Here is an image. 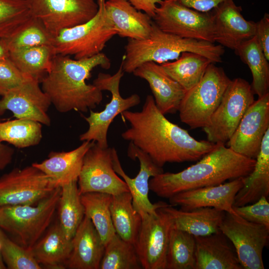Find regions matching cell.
I'll list each match as a JSON object with an SVG mask.
<instances>
[{"label": "cell", "instance_id": "13", "mask_svg": "<svg viewBox=\"0 0 269 269\" xmlns=\"http://www.w3.org/2000/svg\"><path fill=\"white\" fill-rule=\"evenodd\" d=\"M30 13L54 37L64 29L92 18L98 10L97 0H26Z\"/></svg>", "mask_w": 269, "mask_h": 269}, {"label": "cell", "instance_id": "38", "mask_svg": "<svg viewBox=\"0 0 269 269\" xmlns=\"http://www.w3.org/2000/svg\"><path fill=\"white\" fill-rule=\"evenodd\" d=\"M32 18L26 0H0V37H11Z\"/></svg>", "mask_w": 269, "mask_h": 269}, {"label": "cell", "instance_id": "44", "mask_svg": "<svg viewBox=\"0 0 269 269\" xmlns=\"http://www.w3.org/2000/svg\"><path fill=\"white\" fill-rule=\"evenodd\" d=\"M196 10L208 12L221 2L227 0H174Z\"/></svg>", "mask_w": 269, "mask_h": 269}, {"label": "cell", "instance_id": "27", "mask_svg": "<svg viewBox=\"0 0 269 269\" xmlns=\"http://www.w3.org/2000/svg\"><path fill=\"white\" fill-rule=\"evenodd\" d=\"M269 195V130L266 133L252 172L244 177V184L236 194L233 206L252 204Z\"/></svg>", "mask_w": 269, "mask_h": 269}, {"label": "cell", "instance_id": "36", "mask_svg": "<svg viewBox=\"0 0 269 269\" xmlns=\"http://www.w3.org/2000/svg\"><path fill=\"white\" fill-rule=\"evenodd\" d=\"M41 125L26 119L0 122V140L18 148L37 145L42 138Z\"/></svg>", "mask_w": 269, "mask_h": 269}, {"label": "cell", "instance_id": "42", "mask_svg": "<svg viewBox=\"0 0 269 269\" xmlns=\"http://www.w3.org/2000/svg\"><path fill=\"white\" fill-rule=\"evenodd\" d=\"M237 214L252 222L262 224L269 228V203L263 196L254 203L242 206H233Z\"/></svg>", "mask_w": 269, "mask_h": 269}, {"label": "cell", "instance_id": "19", "mask_svg": "<svg viewBox=\"0 0 269 269\" xmlns=\"http://www.w3.org/2000/svg\"><path fill=\"white\" fill-rule=\"evenodd\" d=\"M242 8L234 0L219 3L211 11L213 18L215 42L234 51L256 33V22L247 20Z\"/></svg>", "mask_w": 269, "mask_h": 269}, {"label": "cell", "instance_id": "37", "mask_svg": "<svg viewBox=\"0 0 269 269\" xmlns=\"http://www.w3.org/2000/svg\"><path fill=\"white\" fill-rule=\"evenodd\" d=\"M134 244L116 234L105 246L99 269H140Z\"/></svg>", "mask_w": 269, "mask_h": 269}, {"label": "cell", "instance_id": "23", "mask_svg": "<svg viewBox=\"0 0 269 269\" xmlns=\"http://www.w3.org/2000/svg\"><path fill=\"white\" fill-rule=\"evenodd\" d=\"M71 241L72 250L65 268L99 269L105 246L92 221L86 215Z\"/></svg>", "mask_w": 269, "mask_h": 269}, {"label": "cell", "instance_id": "2", "mask_svg": "<svg viewBox=\"0 0 269 269\" xmlns=\"http://www.w3.org/2000/svg\"><path fill=\"white\" fill-rule=\"evenodd\" d=\"M111 65L110 59L103 52L80 60L55 54L49 71L41 81L42 90L57 111L87 112L96 108L103 99L102 91L93 84H87V80L95 68L108 69Z\"/></svg>", "mask_w": 269, "mask_h": 269}, {"label": "cell", "instance_id": "34", "mask_svg": "<svg viewBox=\"0 0 269 269\" xmlns=\"http://www.w3.org/2000/svg\"><path fill=\"white\" fill-rule=\"evenodd\" d=\"M77 181L61 186L58 205L59 224L66 238L70 240L85 216Z\"/></svg>", "mask_w": 269, "mask_h": 269}, {"label": "cell", "instance_id": "29", "mask_svg": "<svg viewBox=\"0 0 269 269\" xmlns=\"http://www.w3.org/2000/svg\"><path fill=\"white\" fill-rule=\"evenodd\" d=\"M110 211L116 234L123 240L134 245L142 219L133 206L130 192L112 195Z\"/></svg>", "mask_w": 269, "mask_h": 269}, {"label": "cell", "instance_id": "43", "mask_svg": "<svg viewBox=\"0 0 269 269\" xmlns=\"http://www.w3.org/2000/svg\"><path fill=\"white\" fill-rule=\"evenodd\" d=\"M255 36L267 58L269 60V15L265 13L263 17L256 22Z\"/></svg>", "mask_w": 269, "mask_h": 269}, {"label": "cell", "instance_id": "1", "mask_svg": "<svg viewBox=\"0 0 269 269\" xmlns=\"http://www.w3.org/2000/svg\"><path fill=\"white\" fill-rule=\"evenodd\" d=\"M130 127L122 134L149 155L159 167L166 163L200 159L216 146L208 140H198L185 130L169 121L157 108L153 97L146 96L141 111L121 113Z\"/></svg>", "mask_w": 269, "mask_h": 269}, {"label": "cell", "instance_id": "18", "mask_svg": "<svg viewBox=\"0 0 269 269\" xmlns=\"http://www.w3.org/2000/svg\"><path fill=\"white\" fill-rule=\"evenodd\" d=\"M39 83L31 78L21 87L1 96L0 115L8 110L16 119H30L49 126L51 120L46 112L51 104Z\"/></svg>", "mask_w": 269, "mask_h": 269}, {"label": "cell", "instance_id": "30", "mask_svg": "<svg viewBox=\"0 0 269 269\" xmlns=\"http://www.w3.org/2000/svg\"><path fill=\"white\" fill-rule=\"evenodd\" d=\"M211 63L212 61L203 55L184 52L174 61L160 65L166 73L186 92L200 81Z\"/></svg>", "mask_w": 269, "mask_h": 269}, {"label": "cell", "instance_id": "45", "mask_svg": "<svg viewBox=\"0 0 269 269\" xmlns=\"http://www.w3.org/2000/svg\"><path fill=\"white\" fill-rule=\"evenodd\" d=\"M133 6L151 18L154 16L156 8L162 0H127Z\"/></svg>", "mask_w": 269, "mask_h": 269}, {"label": "cell", "instance_id": "21", "mask_svg": "<svg viewBox=\"0 0 269 269\" xmlns=\"http://www.w3.org/2000/svg\"><path fill=\"white\" fill-rule=\"evenodd\" d=\"M133 73L147 82L155 105L161 113L165 115L178 111L186 91L166 73L161 65L154 62H145Z\"/></svg>", "mask_w": 269, "mask_h": 269}, {"label": "cell", "instance_id": "32", "mask_svg": "<svg viewBox=\"0 0 269 269\" xmlns=\"http://www.w3.org/2000/svg\"><path fill=\"white\" fill-rule=\"evenodd\" d=\"M241 60L249 67L253 76L251 85L258 98L267 93L269 89V64L256 36L245 41L235 51Z\"/></svg>", "mask_w": 269, "mask_h": 269}, {"label": "cell", "instance_id": "33", "mask_svg": "<svg viewBox=\"0 0 269 269\" xmlns=\"http://www.w3.org/2000/svg\"><path fill=\"white\" fill-rule=\"evenodd\" d=\"M85 215L92 221L105 246L116 234L110 205L112 195L104 193L88 192L81 194Z\"/></svg>", "mask_w": 269, "mask_h": 269}, {"label": "cell", "instance_id": "5", "mask_svg": "<svg viewBox=\"0 0 269 269\" xmlns=\"http://www.w3.org/2000/svg\"><path fill=\"white\" fill-rule=\"evenodd\" d=\"M61 187L36 205L0 207V228L22 247L30 250L50 225L58 207Z\"/></svg>", "mask_w": 269, "mask_h": 269}, {"label": "cell", "instance_id": "26", "mask_svg": "<svg viewBox=\"0 0 269 269\" xmlns=\"http://www.w3.org/2000/svg\"><path fill=\"white\" fill-rule=\"evenodd\" d=\"M170 217L172 227L194 236H204L219 231L225 212L215 208L178 210L170 204L161 207Z\"/></svg>", "mask_w": 269, "mask_h": 269}, {"label": "cell", "instance_id": "24", "mask_svg": "<svg viewBox=\"0 0 269 269\" xmlns=\"http://www.w3.org/2000/svg\"><path fill=\"white\" fill-rule=\"evenodd\" d=\"M105 6L117 35L133 39H142L149 35L152 18L127 0H107Z\"/></svg>", "mask_w": 269, "mask_h": 269}, {"label": "cell", "instance_id": "14", "mask_svg": "<svg viewBox=\"0 0 269 269\" xmlns=\"http://www.w3.org/2000/svg\"><path fill=\"white\" fill-rule=\"evenodd\" d=\"M77 183L80 195L99 192L115 195L129 192L125 181L114 169L112 148H103L96 142L84 157Z\"/></svg>", "mask_w": 269, "mask_h": 269}, {"label": "cell", "instance_id": "6", "mask_svg": "<svg viewBox=\"0 0 269 269\" xmlns=\"http://www.w3.org/2000/svg\"><path fill=\"white\" fill-rule=\"evenodd\" d=\"M106 0H97L98 10L92 18L64 29L54 37L55 54L71 55L80 60L102 52L107 43L117 35L106 10Z\"/></svg>", "mask_w": 269, "mask_h": 269}, {"label": "cell", "instance_id": "8", "mask_svg": "<svg viewBox=\"0 0 269 269\" xmlns=\"http://www.w3.org/2000/svg\"><path fill=\"white\" fill-rule=\"evenodd\" d=\"M254 95L251 85L246 80H232L209 124L203 128L207 140L214 143L227 142L254 102Z\"/></svg>", "mask_w": 269, "mask_h": 269}, {"label": "cell", "instance_id": "16", "mask_svg": "<svg viewBox=\"0 0 269 269\" xmlns=\"http://www.w3.org/2000/svg\"><path fill=\"white\" fill-rule=\"evenodd\" d=\"M113 165L115 171L125 181L130 192L134 209L141 218L149 214L156 212L162 207L169 205L160 201L152 204L148 198L149 181L151 177L163 172L162 167L157 166L148 154L130 142L128 148V156L132 159L137 158L140 169L136 176L130 177L124 171L121 164L116 149L112 147Z\"/></svg>", "mask_w": 269, "mask_h": 269}, {"label": "cell", "instance_id": "22", "mask_svg": "<svg viewBox=\"0 0 269 269\" xmlns=\"http://www.w3.org/2000/svg\"><path fill=\"white\" fill-rule=\"evenodd\" d=\"M194 237L195 269H244L233 245L220 230Z\"/></svg>", "mask_w": 269, "mask_h": 269}, {"label": "cell", "instance_id": "7", "mask_svg": "<svg viewBox=\"0 0 269 269\" xmlns=\"http://www.w3.org/2000/svg\"><path fill=\"white\" fill-rule=\"evenodd\" d=\"M231 80L211 63L200 81L186 92L178 109L181 121L191 129L206 127Z\"/></svg>", "mask_w": 269, "mask_h": 269}, {"label": "cell", "instance_id": "25", "mask_svg": "<svg viewBox=\"0 0 269 269\" xmlns=\"http://www.w3.org/2000/svg\"><path fill=\"white\" fill-rule=\"evenodd\" d=\"M95 142L84 141L80 146L69 151H51L47 159L32 164L50 176L57 186L61 187L78 180L84 157Z\"/></svg>", "mask_w": 269, "mask_h": 269}, {"label": "cell", "instance_id": "28", "mask_svg": "<svg viewBox=\"0 0 269 269\" xmlns=\"http://www.w3.org/2000/svg\"><path fill=\"white\" fill-rule=\"evenodd\" d=\"M71 250V240L66 238L58 222L30 251L40 266L42 265L50 269H64Z\"/></svg>", "mask_w": 269, "mask_h": 269}, {"label": "cell", "instance_id": "17", "mask_svg": "<svg viewBox=\"0 0 269 269\" xmlns=\"http://www.w3.org/2000/svg\"><path fill=\"white\" fill-rule=\"evenodd\" d=\"M268 130L269 93L258 98L249 107L228 141V147L240 154L256 159Z\"/></svg>", "mask_w": 269, "mask_h": 269}, {"label": "cell", "instance_id": "40", "mask_svg": "<svg viewBox=\"0 0 269 269\" xmlns=\"http://www.w3.org/2000/svg\"><path fill=\"white\" fill-rule=\"evenodd\" d=\"M0 254L8 269H41L42 267L26 249L10 239L0 229Z\"/></svg>", "mask_w": 269, "mask_h": 269}, {"label": "cell", "instance_id": "10", "mask_svg": "<svg viewBox=\"0 0 269 269\" xmlns=\"http://www.w3.org/2000/svg\"><path fill=\"white\" fill-rule=\"evenodd\" d=\"M161 30L184 38L215 42L211 11L203 12L174 0H162L152 18Z\"/></svg>", "mask_w": 269, "mask_h": 269}, {"label": "cell", "instance_id": "47", "mask_svg": "<svg viewBox=\"0 0 269 269\" xmlns=\"http://www.w3.org/2000/svg\"><path fill=\"white\" fill-rule=\"evenodd\" d=\"M9 58V51L3 38L0 37V60Z\"/></svg>", "mask_w": 269, "mask_h": 269}, {"label": "cell", "instance_id": "3", "mask_svg": "<svg viewBox=\"0 0 269 269\" xmlns=\"http://www.w3.org/2000/svg\"><path fill=\"white\" fill-rule=\"evenodd\" d=\"M255 163L256 159L240 154L224 143H217L212 150L187 168L177 173L163 172L151 177L149 189L157 196L169 199L186 190L246 177Z\"/></svg>", "mask_w": 269, "mask_h": 269}, {"label": "cell", "instance_id": "46", "mask_svg": "<svg viewBox=\"0 0 269 269\" xmlns=\"http://www.w3.org/2000/svg\"><path fill=\"white\" fill-rule=\"evenodd\" d=\"M14 150L0 140V170L5 168L11 161Z\"/></svg>", "mask_w": 269, "mask_h": 269}, {"label": "cell", "instance_id": "48", "mask_svg": "<svg viewBox=\"0 0 269 269\" xmlns=\"http://www.w3.org/2000/svg\"><path fill=\"white\" fill-rule=\"evenodd\" d=\"M6 267L2 259L1 256L0 254V269H5Z\"/></svg>", "mask_w": 269, "mask_h": 269}, {"label": "cell", "instance_id": "35", "mask_svg": "<svg viewBox=\"0 0 269 269\" xmlns=\"http://www.w3.org/2000/svg\"><path fill=\"white\" fill-rule=\"evenodd\" d=\"M165 269H195V237L172 226L169 234Z\"/></svg>", "mask_w": 269, "mask_h": 269}, {"label": "cell", "instance_id": "15", "mask_svg": "<svg viewBox=\"0 0 269 269\" xmlns=\"http://www.w3.org/2000/svg\"><path fill=\"white\" fill-rule=\"evenodd\" d=\"M141 219L134 246L142 269H165L172 220L161 207Z\"/></svg>", "mask_w": 269, "mask_h": 269}, {"label": "cell", "instance_id": "20", "mask_svg": "<svg viewBox=\"0 0 269 269\" xmlns=\"http://www.w3.org/2000/svg\"><path fill=\"white\" fill-rule=\"evenodd\" d=\"M244 177L219 185L201 187L178 193L169 198L172 206L190 210L201 207H212L235 213L233 206L235 197L244 184Z\"/></svg>", "mask_w": 269, "mask_h": 269}, {"label": "cell", "instance_id": "31", "mask_svg": "<svg viewBox=\"0 0 269 269\" xmlns=\"http://www.w3.org/2000/svg\"><path fill=\"white\" fill-rule=\"evenodd\" d=\"M55 55L50 45L23 48L9 52V58L23 74L39 82L49 71Z\"/></svg>", "mask_w": 269, "mask_h": 269}, {"label": "cell", "instance_id": "4", "mask_svg": "<svg viewBox=\"0 0 269 269\" xmlns=\"http://www.w3.org/2000/svg\"><path fill=\"white\" fill-rule=\"evenodd\" d=\"M121 64L124 72L131 73L144 63H163L177 59L184 52L203 55L212 63H220L224 47L204 40L184 38L161 30L153 21L149 35L142 39H128Z\"/></svg>", "mask_w": 269, "mask_h": 269}, {"label": "cell", "instance_id": "41", "mask_svg": "<svg viewBox=\"0 0 269 269\" xmlns=\"http://www.w3.org/2000/svg\"><path fill=\"white\" fill-rule=\"evenodd\" d=\"M31 78L22 74L9 58L0 60V97L21 87Z\"/></svg>", "mask_w": 269, "mask_h": 269}, {"label": "cell", "instance_id": "12", "mask_svg": "<svg viewBox=\"0 0 269 269\" xmlns=\"http://www.w3.org/2000/svg\"><path fill=\"white\" fill-rule=\"evenodd\" d=\"M58 187L50 176L32 164L15 168L0 178V207L33 205Z\"/></svg>", "mask_w": 269, "mask_h": 269}, {"label": "cell", "instance_id": "11", "mask_svg": "<svg viewBox=\"0 0 269 269\" xmlns=\"http://www.w3.org/2000/svg\"><path fill=\"white\" fill-rule=\"evenodd\" d=\"M219 230L232 244L245 269H264L263 252L269 239V228L226 212Z\"/></svg>", "mask_w": 269, "mask_h": 269}, {"label": "cell", "instance_id": "39", "mask_svg": "<svg viewBox=\"0 0 269 269\" xmlns=\"http://www.w3.org/2000/svg\"><path fill=\"white\" fill-rule=\"evenodd\" d=\"M54 37L42 23L32 18L18 31L7 39H3L9 51L37 46H53Z\"/></svg>", "mask_w": 269, "mask_h": 269}, {"label": "cell", "instance_id": "9", "mask_svg": "<svg viewBox=\"0 0 269 269\" xmlns=\"http://www.w3.org/2000/svg\"><path fill=\"white\" fill-rule=\"evenodd\" d=\"M124 74V71L121 64L114 74L99 73L93 81V84L102 91H109L112 94V98L106 105L104 110L96 112L90 110L89 116L84 117L89 127L86 132L80 135L81 141H94L101 147H108V131L114 119L119 114L140 103V97L136 94L126 98L121 96L120 84Z\"/></svg>", "mask_w": 269, "mask_h": 269}]
</instances>
